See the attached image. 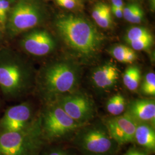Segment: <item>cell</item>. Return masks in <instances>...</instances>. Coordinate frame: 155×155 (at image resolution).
I'll return each mask as SVG.
<instances>
[{"instance_id": "277c9868", "label": "cell", "mask_w": 155, "mask_h": 155, "mask_svg": "<svg viewBox=\"0 0 155 155\" xmlns=\"http://www.w3.org/2000/svg\"><path fill=\"white\" fill-rule=\"evenodd\" d=\"M40 118L47 142L71 140L78 129L84 125L73 120L57 103L47 107Z\"/></svg>"}, {"instance_id": "ac0fdd59", "label": "cell", "mask_w": 155, "mask_h": 155, "mask_svg": "<svg viewBox=\"0 0 155 155\" xmlns=\"http://www.w3.org/2000/svg\"><path fill=\"white\" fill-rule=\"evenodd\" d=\"M152 35L150 32L146 29L143 27H133L129 29L125 35V40L129 44V43L147 37Z\"/></svg>"}, {"instance_id": "f546056e", "label": "cell", "mask_w": 155, "mask_h": 155, "mask_svg": "<svg viewBox=\"0 0 155 155\" xmlns=\"http://www.w3.org/2000/svg\"><path fill=\"white\" fill-rule=\"evenodd\" d=\"M124 4L122 0H111V7L116 8H124Z\"/></svg>"}, {"instance_id": "3957f363", "label": "cell", "mask_w": 155, "mask_h": 155, "mask_svg": "<svg viewBox=\"0 0 155 155\" xmlns=\"http://www.w3.org/2000/svg\"><path fill=\"white\" fill-rule=\"evenodd\" d=\"M46 142L39 116L21 130H0V155H40Z\"/></svg>"}, {"instance_id": "cb8c5ba5", "label": "cell", "mask_w": 155, "mask_h": 155, "mask_svg": "<svg viewBox=\"0 0 155 155\" xmlns=\"http://www.w3.org/2000/svg\"><path fill=\"white\" fill-rule=\"evenodd\" d=\"M109 7V6L103 3L97 4L94 6L91 13V16L95 22L97 21V20L100 17L104 14V13Z\"/></svg>"}, {"instance_id": "2e32d148", "label": "cell", "mask_w": 155, "mask_h": 155, "mask_svg": "<svg viewBox=\"0 0 155 155\" xmlns=\"http://www.w3.org/2000/svg\"><path fill=\"white\" fill-rule=\"evenodd\" d=\"M127 109V101L121 94H117L110 98L106 103V110L113 116L122 114Z\"/></svg>"}, {"instance_id": "ba28073f", "label": "cell", "mask_w": 155, "mask_h": 155, "mask_svg": "<svg viewBox=\"0 0 155 155\" xmlns=\"http://www.w3.org/2000/svg\"><path fill=\"white\" fill-rule=\"evenodd\" d=\"M67 114L77 122L86 124L95 116L94 104L84 94L77 93L60 97L56 102Z\"/></svg>"}, {"instance_id": "8992f818", "label": "cell", "mask_w": 155, "mask_h": 155, "mask_svg": "<svg viewBox=\"0 0 155 155\" xmlns=\"http://www.w3.org/2000/svg\"><path fill=\"white\" fill-rule=\"evenodd\" d=\"M78 79L77 72L71 65L66 63H56L45 70L42 88L50 97L69 93L76 87Z\"/></svg>"}, {"instance_id": "7402d4cb", "label": "cell", "mask_w": 155, "mask_h": 155, "mask_svg": "<svg viewBox=\"0 0 155 155\" xmlns=\"http://www.w3.org/2000/svg\"><path fill=\"white\" fill-rule=\"evenodd\" d=\"M43 150L40 155H76L74 150L62 147H53Z\"/></svg>"}, {"instance_id": "52a82bcc", "label": "cell", "mask_w": 155, "mask_h": 155, "mask_svg": "<svg viewBox=\"0 0 155 155\" xmlns=\"http://www.w3.org/2000/svg\"><path fill=\"white\" fill-rule=\"evenodd\" d=\"M43 18V12L37 4L20 0L10 10L6 29L8 34L13 37L36 27Z\"/></svg>"}, {"instance_id": "1f68e13d", "label": "cell", "mask_w": 155, "mask_h": 155, "mask_svg": "<svg viewBox=\"0 0 155 155\" xmlns=\"http://www.w3.org/2000/svg\"><path fill=\"white\" fill-rule=\"evenodd\" d=\"M56 1H58V0H56Z\"/></svg>"}, {"instance_id": "ffe728a7", "label": "cell", "mask_w": 155, "mask_h": 155, "mask_svg": "<svg viewBox=\"0 0 155 155\" xmlns=\"http://www.w3.org/2000/svg\"><path fill=\"white\" fill-rule=\"evenodd\" d=\"M153 38L152 35L135 40L129 43L133 50L142 51L150 48L153 45Z\"/></svg>"}, {"instance_id": "30bf717a", "label": "cell", "mask_w": 155, "mask_h": 155, "mask_svg": "<svg viewBox=\"0 0 155 155\" xmlns=\"http://www.w3.org/2000/svg\"><path fill=\"white\" fill-rule=\"evenodd\" d=\"M104 122L111 136L120 146L134 142L137 122L126 112L107 118Z\"/></svg>"}, {"instance_id": "4316f807", "label": "cell", "mask_w": 155, "mask_h": 155, "mask_svg": "<svg viewBox=\"0 0 155 155\" xmlns=\"http://www.w3.org/2000/svg\"><path fill=\"white\" fill-rule=\"evenodd\" d=\"M136 59H137V55H136V52H134V51L133 49L130 48V49L128 51L127 56H126L125 63H132Z\"/></svg>"}, {"instance_id": "9a60e30c", "label": "cell", "mask_w": 155, "mask_h": 155, "mask_svg": "<svg viewBox=\"0 0 155 155\" xmlns=\"http://www.w3.org/2000/svg\"><path fill=\"white\" fill-rule=\"evenodd\" d=\"M141 79V71L137 66L128 67L123 75L124 84L130 91H136L138 89Z\"/></svg>"}, {"instance_id": "e0dca14e", "label": "cell", "mask_w": 155, "mask_h": 155, "mask_svg": "<svg viewBox=\"0 0 155 155\" xmlns=\"http://www.w3.org/2000/svg\"><path fill=\"white\" fill-rule=\"evenodd\" d=\"M144 11L137 4H129L123 8V17L128 22L139 24L143 20Z\"/></svg>"}, {"instance_id": "f1b7e54d", "label": "cell", "mask_w": 155, "mask_h": 155, "mask_svg": "<svg viewBox=\"0 0 155 155\" xmlns=\"http://www.w3.org/2000/svg\"><path fill=\"white\" fill-rule=\"evenodd\" d=\"M111 12L118 18H121L123 17V8H111Z\"/></svg>"}, {"instance_id": "4dcf8cb0", "label": "cell", "mask_w": 155, "mask_h": 155, "mask_svg": "<svg viewBox=\"0 0 155 155\" xmlns=\"http://www.w3.org/2000/svg\"><path fill=\"white\" fill-rule=\"evenodd\" d=\"M150 2H151V7L153 9L155 8V0H150Z\"/></svg>"}, {"instance_id": "9c48e42d", "label": "cell", "mask_w": 155, "mask_h": 155, "mask_svg": "<svg viewBox=\"0 0 155 155\" xmlns=\"http://www.w3.org/2000/svg\"><path fill=\"white\" fill-rule=\"evenodd\" d=\"M34 119L32 107L28 103L12 106L7 109L0 120V130H21L28 127Z\"/></svg>"}, {"instance_id": "6da1fadb", "label": "cell", "mask_w": 155, "mask_h": 155, "mask_svg": "<svg viewBox=\"0 0 155 155\" xmlns=\"http://www.w3.org/2000/svg\"><path fill=\"white\" fill-rule=\"evenodd\" d=\"M55 27L67 45L82 55H94L102 43V35L82 17L71 14L61 15L56 19Z\"/></svg>"}, {"instance_id": "d4e9b609", "label": "cell", "mask_w": 155, "mask_h": 155, "mask_svg": "<svg viewBox=\"0 0 155 155\" xmlns=\"http://www.w3.org/2000/svg\"><path fill=\"white\" fill-rule=\"evenodd\" d=\"M56 2L59 5L67 9H74L81 6L79 0H58Z\"/></svg>"}, {"instance_id": "5bb4252c", "label": "cell", "mask_w": 155, "mask_h": 155, "mask_svg": "<svg viewBox=\"0 0 155 155\" xmlns=\"http://www.w3.org/2000/svg\"><path fill=\"white\" fill-rule=\"evenodd\" d=\"M134 141L148 152L155 150V126L144 122H137Z\"/></svg>"}, {"instance_id": "4fadbf2b", "label": "cell", "mask_w": 155, "mask_h": 155, "mask_svg": "<svg viewBox=\"0 0 155 155\" xmlns=\"http://www.w3.org/2000/svg\"><path fill=\"white\" fill-rule=\"evenodd\" d=\"M119 76V71L116 66L107 63L97 68L93 73L91 78L96 87L107 90L116 84Z\"/></svg>"}, {"instance_id": "83f0119b", "label": "cell", "mask_w": 155, "mask_h": 155, "mask_svg": "<svg viewBox=\"0 0 155 155\" xmlns=\"http://www.w3.org/2000/svg\"><path fill=\"white\" fill-rule=\"evenodd\" d=\"M8 16L6 15L5 12L2 10L0 4V27L2 29H5L6 22Z\"/></svg>"}, {"instance_id": "5b68a950", "label": "cell", "mask_w": 155, "mask_h": 155, "mask_svg": "<svg viewBox=\"0 0 155 155\" xmlns=\"http://www.w3.org/2000/svg\"><path fill=\"white\" fill-rule=\"evenodd\" d=\"M27 74L18 59L10 52L0 54V89L8 98L20 95L27 86Z\"/></svg>"}, {"instance_id": "44dd1931", "label": "cell", "mask_w": 155, "mask_h": 155, "mask_svg": "<svg viewBox=\"0 0 155 155\" xmlns=\"http://www.w3.org/2000/svg\"><path fill=\"white\" fill-rule=\"evenodd\" d=\"M130 48L123 45H118L113 47L110 51L111 55L118 61L125 63V58Z\"/></svg>"}, {"instance_id": "7a4b0ae2", "label": "cell", "mask_w": 155, "mask_h": 155, "mask_svg": "<svg viewBox=\"0 0 155 155\" xmlns=\"http://www.w3.org/2000/svg\"><path fill=\"white\" fill-rule=\"evenodd\" d=\"M70 141L81 155H118L121 147L111 136L103 121L83 125Z\"/></svg>"}, {"instance_id": "7c38bea8", "label": "cell", "mask_w": 155, "mask_h": 155, "mask_svg": "<svg viewBox=\"0 0 155 155\" xmlns=\"http://www.w3.org/2000/svg\"><path fill=\"white\" fill-rule=\"evenodd\" d=\"M126 113L137 122L155 124V102L153 100H134L127 106Z\"/></svg>"}, {"instance_id": "603a6c76", "label": "cell", "mask_w": 155, "mask_h": 155, "mask_svg": "<svg viewBox=\"0 0 155 155\" xmlns=\"http://www.w3.org/2000/svg\"><path fill=\"white\" fill-rule=\"evenodd\" d=\"M95 22L102 28H107L110 27L112 22V19L110 6L107 9L104 14Z\"/></svg>"}, {"instance_id": "484cf974", "label": "cell", "mask_w": 155, "mask_h": 155, "mask_svg": "<svg viewBox=\"0 0 155 155\" xmlns=\"http://www.w3.org/2000/svg\"><path fill=\"white\" fill-rule=\"evenodd\" d=\"M149 152L143 148H131L124 155H148Z\"/></svg>"}, {"instance_id": "8fae6325", "label": "cell", "mask_w": 155, "mask_h": 155, "mask_svg": "<svg viewBox=\"0 0 155 155\" xmlns=\"http://www.w3.org/2000/svg\"><path fill=\"white\" fill-rule=\"evenodd\" d=\"M55 41L46 31L36 30L25 35L21 40L22 49L35 56L47 55L55 48Z\"/></svg>"}, {"instance_id": "d6986e66", "label": "cell", "mask_w": 155, "mask_h": 155, "mask_svg": "<svg viewBox=\"0 0 155 155\" xmlns=\"http://www.w3.org/2000/svg\"><path fill=\"white\" fill-rule=\"evenodd\" d=\"M141 91L148 96L155 95V74L153 72L148 73L144 78L141 85Z\"/></svg>"}]
</instances>
